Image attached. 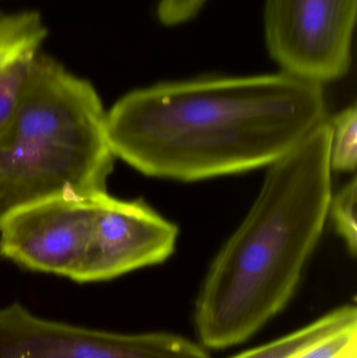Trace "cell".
<instances>
[{"mask_svg": "<svg viewBox=\"0 0 357 358\" xmlns=\"http://www.w3.org/2000/svg\"><path fill=\"white\" fill-rule=\"evenodd\" d=\"M357 0H266V45L283 73L322 85L351 65Z\"/></svg>", "mask_w": 357, "mask_h": 358, "instance_id": "obj_4", "label": "cell"}, {"mask_svg": "<svg viewBox=\"0 0 357 358\" xmlns=\"http://www.w3.org/2000/svg\"><path fill=\"white\" fill-rule=\"evenodd\" d=\"M328 120L270 166L255 203L207 271L195 326L203 346L242 344L293 299L333 197Z\"/></svg>", "mask_w": 357, "mask_h": 358, "instance_id": "obj_2", "label": "cell"}, {"mask_svg": "<svg viewBox=\"0 0 357 358\" xmlns=\"http://www.w3.org/2000/svg\"><path fill=\"white\" fill-rule=\"evenodd\" d=\"M207 0H159L157 16L163 24L177 25L191 20Z\"/></svg>", "mask_w": 357, "mask_h": 358, "instance_id": "obj_13", "label": "cell"}, {"mask_svg": "<svg viewBox=\"0 0 357 358\" xmlns=\"http://www.w3.org/2000/svg\"><path fill=\"white\" fill-rule=\"evenodd\" d=\"M101 195L59 196L19 208L0 225V255L71 279L89 245Z\"/></svg>", "mask_w": 357, "mask_h": 358, "instance_id": "obj_6", "label": "cell"}, {"mask_svg": "<svg viewBox=\"0 0 357 358\" xmlns=\"http://www.w3.org/2000/svg\"><path fill=\"white\" fill-rule=\"evenodd\" d=\"M0 358H211L168 332L117 334L33 315L19 303L0 309Z\"/></svg>", "mask_w": 357, "mask_h": 358, "instance_id": "obj_5", "label": "cell"}, {"mask_svg": "<svg viewBox=\"0 0 357 358\" xmlns=\"http://www.w3.org/2000/svg\"><path fill=\"white\" fill-rule=\"evenodd\" d=\"M331 127L330 166L333 171L354 172L357 164L356 105L342 110L329 121Z\"/></svg>", "mask_w": 357, "mask_h": 358, "instance_id": "obj_10", "label": "cell"}, {"mask_svg": "<svg viewBox=\"0 0 357 358\" xmlns=\"http://www.w3.org/2000/svg\"><path fill=\"white\" fill-rule=\"evenodd\" d=\"M327 120L322 85L287 73L205 77L133 90L106 113L115 157L180 181L270 166Z\"/></svg>", "mask_w": 357, "mask_h": 358, "instance_id": "obj_1", "label": "cell"}, {"mask_svg": "<svg viewBox=\"0 0 357 358\" xmlns=\"http://www.w3.org/2000/svg\"><path fill=\"white\" fill-rule=\"evenodd\" d=\"M177 225L143 200L102 194L87 250L71 280L108 281L130 271L165 262L175 250Z\"/></svg>", "mask_w": 357, "mask_h": 358, "instance_id": "obj_7", "label": "cell"}, {"mask_svg": "<svg viewBox=\"0 0 357 358\" xmlns=\"http://www.w3.org/2000/svg\"><path fill=\"white\" fill-rule=\"evenodd\" d=\"M115 157L94 86L38 55L0 127V225L41 200L107 193Z\"/></svg>", "mask_w": 357, "mask_h": 358, "instance_id": "obj_3", "label": "cell"}, {"mask_svg": "<svg viewBox=\"0 0 357 358\" xmlns=\"http://www.w3.org/2000/svg\"><path fill=\"white\" fill-rule=\"evenodd\" d=\"M46 36L36 10L0 13V127L12 113Z\"/></svg>", "mask_w": 357, "mask_h": 358, "instance_id": "obj_8", "label": "cell"}, {"mask_svg": "<svg viewBox=\"0 0 357 358\" xmlns=\"http://www.w3.org/2000/svg\"><path fill=\"white\" fill-rule=\"evenodd\" d=\"M352 328H357V309L352 305H345L297 331L232 358H291Z\"/></svg>", "mask_w": 357, "mask_h": 358, "instance_id": "obj_9", "label": "cell"}, {"mask_svg": "<svg viewBox=\"0 0 357 358\" xmlns=\"http://www.w3.org/2000/svg\"><path fill=\"white\" fill-rule=\"evenodd\" d=\"M356 200L357 180L354 178L331 197L328 212L352 257H356L357 250Z\"/></svg>", "mask_w": 357, "mask_h": 358, "instance_id": "obj_11", "label": "cell"}, {"mask_svg": "<svg viewBox=\"0 0 357 358\" xmlns=\"http://www.w3.org/2000/svg\"><path fill=\"white\" fill-rule=\"evenodd\" d=\"M291 358H357V328L340 332Z\"/></svg>", "mask_w": 357, "mask_h": 358, "instance_id": "obj_12", "label": "cell"}]
</instances>
